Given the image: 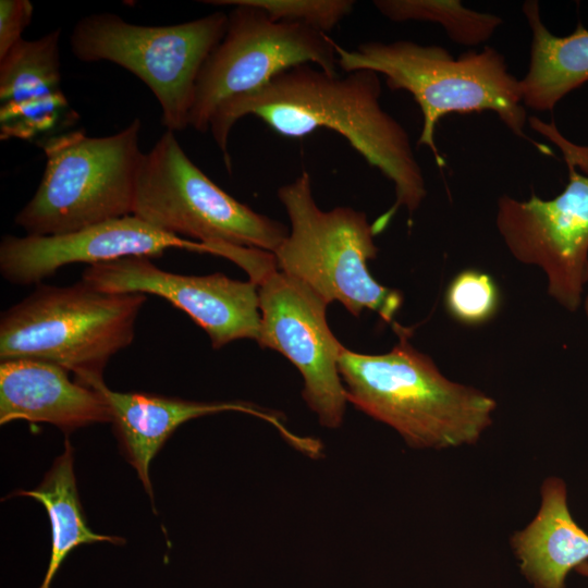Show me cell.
<instances>
[{"label": "cell", "instance_id": "24", "mask_svg": "<svg viewBox=\"0 0 588 588\" xmlns=\"http://www.w3.org/2000/svg\"><path fill=\"white\" fill-rule=\"evenodd\" d=\"M33 11L28 0L0 1V59L23 39L22 34L30 24Z\"/></svg>", "mask_w": 588, "mask_h": 588}, {"label": "cell", "instance_id": "13", "mask_svg": "<svg viewBox=\"0 0 588 588\" xmlns=\"http://www.w3.org/2000/svg\"><path fill=\"white\" fill-rule=\"evenodd\" d=\"M170 248L206 253L203 243L162 232L134 215L54 235H4L0 272L12 284H38L70 264L97 265L130 256L154 258Z\"/></svg>", "mask_w": 588, "mask_h": 588}, {"label": "cell", "instance_id": "23", "mask_svg": "<svg viewBox=\"0 0 588 588\" xmlns=\"http://www.w3.org/2000/svg\"><path fill=\"white\" fill-rule=\"evenodd\" d=\"M275 22L294 23L328 34L355 7L353 0H241Z\"/></svg>", "mask_w": 588, "mask_h": 588}, {"label": "cell", "instance_id": "26", "mask_svg": "<svg viewBox=\"0 0 588 588\" xmlns=\"http://www.w3.org/2000/svg\"><path fill=\"white\" fill-rule=\"evenodd\" d=\"M578 573L588 576V562L583 563L581 565L575 568Z\"/></svg>", "mask_w": 588, "mask_h": 588}, {"label": "cell", "instance_id": "7", "mask_svg": "<svg viewBox=\"0 0 588 588\" xmlns=\"http://www.w3.org/2000/svg\"><path fill=\"white\" fill-rule=\"evenodd\" d=\"M228 28V14L170 26L128 23L113 13L90 14L73 27L70 45L83 62L109 61L133 73L157 98L167 131L189 126L196 81Z\"/></svg>", "mask_w": 588, "mask_h": 588}, {"label": "cell", "instance_id": "12", "mask_svg": "<svg viewBox=\"0 0 588 588\" xmlns=\"http://www.w3.org/2000/svg\"><path fill=\"white\" fill-rule=\"evenodd\" d=\"M82 281L117 294H152L183 310L209 336L213 348L250 339L257 342L261 314L258 286L222 273L186 275L158 268L150 258L130 256L85 268Z\"/></svg>", "mask_w": 588, "mask_h": 588}, {"label": "cell", "instance_id": "21", "mask_svg": "<svg viewBox=\"0 0 588 588\" xmlns=\"http://www.w3.org/2000/svg\"><path fill=\"white\" fill-rule=\"evenodd\" d=\"M500 291L490 274L477 269H464L449 283L444 307L452 319L464 326L477 327L492 320L499 311Z\"/></svg>", "mask_w": 588, "mask_h": 588}, {"label": "cell", "instance_id": "27", "mask_svg": "<svg viewBox=\"0 0 588 588\" xmlns=\"http://www.w3.org/2000/svg\"><path fill=\"white\" fill-rule=\"evenodd\" d=\"M587 283H588V274H587ZM583 304H584L585 315H586V318H587V321H588V294L583 299Z\"/></svg>", "mask_w": 588, "mask_h": 588}, {"label": "cell", "instance_id": "15", "mask_svg": "<svg viewBox=\"0 0 588 588\" xmlns=\"http://www.w3.org/2000/svg\"><path fill=\"white\" fill-rule=\"evenodd\" d=\"M60 366L34 360L0 363V424L24 419L48 422L63 431L112 421L103 396L73 382Z\"/></svg>", "mask_w": 588, "mask_h": 588}, {"label": "cell", "instance_id": "22", "mask_svg": "<svg viewBox=\"0 0 588 588\" xmlns=\"http://www.w3.org/2000/svg\"><path fill=\"white\" fill-rule=\"evenodd\" d=\"M74 114L63 91L41 100L0 107L1 139L29 140L53 130L61 119ZM72 120V119H70Z\"/></svg>", "mask_w": 588, "mask_h": 588}, {"label": "cell", "instance_id": "2", "mask_svg": "<svg viewBox=\"0 0 588 588\" xmlns=\"http://www.w3.org/2000/svg\"><path fill=\"white\" fill-rule=\"evenodd\" d=\"M379 355H339L347 401L393 428L414 449H449L476 443L492 424L497 402L482 391L444 377L434 362L409 342L408 330Z\"/></svg>", "mask_w": 588, "mask_h": 588}, {"label": "cell", "instance_id": "10", "mask_svg": "<svg viewBox=\"0 0 588 588\" xmlns=\"http://www.w3.org/2000/svg\"><path fill=\"white\" fill-rule=\"evenodd\" d=\"M568 181L551 199H498L495 225L512 256L539 267L547 293L571 313L583 302L588 274V174L566 162Z\"/></svg>", "mask_w": 588, "mask_h": 588}, {"label": "cell", "instance_id": "19", "mask_svg": "<svg viewBox=\"0 0 588 588\" xmlns=\"http://www.w3.org/2000/svg\"><path fill=\"white\" fill-rule=\"evenodd\" d=\"M60 28L34 39L20 40L0 59V102L19 105L61 91Z\"/></svg>", "mask_w": 588, "mask_h": 588}, {"label": "cell", "instance_id": "20", "mask_svg": "<svg viewBox=\"0 0 588 588\" xmlns=\"http://www.w3.org/2000/svg\"><path fill=\"white\" fill-rule=\"evenodd\" d=\"M373 7L392 22H431L441 25L450 39L474 47L486 42L503 20L467 9L458 0H375Z\"/></svg>", "mask_w": 588, "mask_h": 588}, {"label": "cell", "instance_id": "17", "mask_svg": "<svg viewBox=\"0 0 588 588\" xmlns=\"http://www.w3.org/2000/svg\"><path fill=\"white\" fill-rule=\"evenodd\" d=\"M522 10L531 32L528 71L519 81L523 105L551 111L588 82V29L578 23L569 35L555 36L541 20L538 1H525Z\"/></svg>", "mask_w": 588, "mask_h": 588}, {"label": "cell", "instance_id": "4", "mask_svg": "<svg viewBox=\"0 0 588 588\" xmlns=\"http://www.w3.org/2000/svg\"><path fill=\"white\" fill-rule=\"evenodd\" d=\"M146 299L144 294L98 291L82 280L68 286L40 284L1 313L0 362L50 363L73 371L87 387L133 342Z\"/></svg>", "mask_w": 588, "mask_h": 588}, {"label": "cell", "instance_id": "16", "mask_svg": "<svg viewBox=\"0 0 588 588\" xmlns=\"http://www.w3.org/2000/svg\"><path fill=\"white\" fill-rule=\"evenodd\" d=\"M523 574L536 588H565L571 569L588 560V534L571 515L565 482L547 478L536 517L511 539Z\"/></svg>", "mask_w": 588, "mask_h": 588}, {"label": "cell", "instance_id": "6", "mask_svg": "<svg viewBox=\"0 0 588 588\" xmlns=\"http://www.w3.org/2000/svg\"><path fill=\"white\" fill-rule=\"evenodd\" d=\"M140 126L134 119L108 136L75 130L47 138L41 181L14 223L26 235H54L132 215Z\"/></svg>", "mask_w": 588, "mask_h": 588}, {"label": "cell", "instance_id": "14", "mask_svg": "<svg viewBox=\"0 0 588 588\" xmlns=\"http://www.w3.org/2000/svg\"><path fill=\"white\" fill-rule=\"evenodd\" d=\"M107 402L112 424L128 462L136 469L148 495L152 498L149 466L171 434L184 422L221 412H241L272 425L296 450L307 453L311 439L287 429L281 417L246 402H196L139 392H115L102 378L88 384Z\"/></svg>", "mask_w": 588, "mask_h": 588}, {"label": "cell", "instance_id": "9", "mask_svg": "<svg viewBox=\"0 0 588 588\" xmlns=\"http://www.w3.org/2000/svg\"><path fill=\"white\" fill-rule=\"evenodd\" d=\"M232 5L228 28L204 63L196 81L189 126L209 131L217 109L226 100L254 93L279 73L314 64L336 74L335 41L305 25L272 21L262 10L241 0H206Z\"/></svg>", "mask_w": 588, "mask_h": 588}, {"label": "cell", "instance_id": "5", "mask_svg": "<svg viewBox=\"0 0 588 588\" xmlns=\"http://www.w3.org/2000/svg\"><path fill=\"white\" fill-rule=\"evenodd\" d=\"M277 194L291 225L273 253L277 268L328 305L339 302L356 317L368 309L393 323L403 296L377 282L368 270L367 261L376 258L378 247L366 213L344 206L321 210L306 171Z\"/></svg>", "mask_w": 588, "mask_h": 588}, {"label": "cell", "instance_id": "25", "mask_svg": "<svg viewBox=\"0 0 588 588\" xmlns=\"http://www.w3.org/2000/svg\"><path fill=\"white\" fill-rule=\"evenodd\" d=\"M530 126L540 132L558 145L564 156L565 162H572L588 174V146H578L567 140L558 131L554 123H546L536 117H530Z\"/></svg>", "mask_w": 588, "mask_h": 588}, {"label": "cell", "instance_id": "18", "mask_svg": "<svg viewBox=\"0 0 588 588\" xmlns=\"http://www.w3.org/2000/svg\"><path fill=\"white\" fill-rule=\"evenodd\" d=\"M73 463V450L66 441L64 452L54 461L40 485L34 490L19 492L40 502L50 519V561L39 588H51L61 564L78 546L102 541L114 544L124 542L122 538L97 534L87 526L78 499Z\"/></svg>", "mask_w": 588, "mask_h": 588}, {"label": "cell", "instance_id": "3", "mask_svg": "<svg viewBox=\"0 0 588 588\" xmlns=\"http://www.w3.org/2000/svg\"><path fill=\"white\" fill-rule=\"evenodd\" d=\"M335 52L338 65L346 73L373 71L385 77L390 89L406 90L414 97L422 114L417 144L428 147L440 167L444 160L436 145V126L450 113L492 111L514 135L543 149L524 131L527 114L519 79L492 47L455 58L441 46L401 39L368 41L352 50L335 42Z\"/></svg>", "mask_w": 588, "mask_h": 588}, {"label": "cell", "instance_id": "8", "mask_svg": "<svg viewBox=\"0 0 588 588\" xmlns=\"http://www.w3.org/2000/svg\"><path fill=\"white\" fill-rule=\"evenodd\" d=\"M156 229L205 245H233L274 253L286 225L237 201L213 183L167 131L143 155L133 213Z\"/></svg>", "mask_w": 588, "mask_h": 588}, {"label": "cell", "instance_id": "1", "mask_svg": "<svg viewBox=\"0 0 588 588\" xmlns=\"http://www.w3.org/2000/svg\"><path fill=\"white\" fill-rule=\"evenodd\" d=\"M380 96L379 74L373 71L357 70L339 76L305 63L279 73L254 93L223 102L212 115L209 130L229 171L231 131L248 114L284 137H304L317 128L336 132L394 185L393 206L372 223L378 234L401 207L412 215L427 195L408 133L382 108Z\"/></svg>", "mask_w": 588, "mask_h": 588}, {"label": "cell", "instance_id": "11", "mask_svg": "<svg viewBox=\"0 0 588 588\" xmlns=\"http://www.w3.org/2000/svg\"><path fill=\"white\" fill-rule=\"evenodd\" d=\"M256 284L261 314L257 343L281 353L298 369L307 406L321 426L339 428L348 403L338 366L344 345L327 322L328 304L278 268Z\"/></svg>", "mask_w": 588, "mask_h": 588}]
</instances>
